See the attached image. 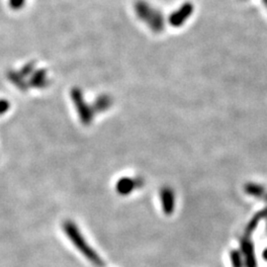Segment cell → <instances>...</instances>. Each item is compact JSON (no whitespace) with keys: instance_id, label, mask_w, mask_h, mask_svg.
<instances>
[{"instance_id":"7a4b0ae2","label":"cell","mask_w":267,"mask_h":267,"mask_svg":"<svg viewBox=\"0 0 267 267\" xmlns=\"http://www.w3.org/2000/svg\"><path fill=\"white\" fill-rule=\"evenodd\" d=\"M135 11L138 17L148 25L151 31L160 33L164 27V18L163 14L151 7L148 2L139 0L135 3Z\"/></svg>"},{"instance_id":"ba28073f","label":"cell","mask_w":267,"mask_h":267,"mask_svg":"<svg viewBox=\"0 0 267 267\" xmlns=\"http://www.w3.org/2000/svg\"><path fill=\"white\" fill-rule=\"evenodd\" d=\"M113 104L112 98L109 95H100L96 100L94 104L92 105L93 109L95 112L100 113V112H104L106 110H108Z\"/></svg>"},{"instance_id":"52a82bcc","label":"cell","mask_w":267,"mask_h":267,"mask_svg":"<svg viewBox=\"0 0 267 267\" xmlns=\"http://www.w3.org/2000/svg\"><path fill=\"white\" fill-rule=\"evenodd\" d=\"M30 84L36 88H44L49 84V79L47 76V72L44 70H39L33 74V77L30 80Z\"/></svg>"},{"instance_id":"277c9868","label":"cell","mask_w":267,"mask_h":267,"mask_svg":"<svg viewBox=\"0 0 267 267\" xmlns=\"http://www.w3.org/2000/svg\"><path fill=\"white\" fill-rule=\"evenodd\" d=\"M145 184L144 179L141 177H122L116 183V191L122 196H126L133 192L135 189L142 188Z\"/></svg>"},{"instance_id":"6da1fadb","label":"cell","mask_w":267,"mask_h":267,"mask_svg":"<svg viewBox=\"0 0 267 267\" xmlns=\"http://www.w3.org/2000/svg\"><path fill=\"white\" fill-rule=\"evenodd\" d=\"M62 231L76 248V250L80 252L89 262H91L94 266H105L101 256L86 241L85 237H83L82 233L79 231V228L75 222L71 220L64 221L62 222Z\"/></svg>"},{"instance_id":"8fae6325","label":"cell","mask_w":267,"mask_h":267,"mask_svg":"<svg viewBox=\"0 0 267 267\" xmlns=\"http://www.w3.org/2000/svg\"><path fill=\"white\" fill-rule=\"evenodd\" d=\"M9 107H10V103L7 100L0 99V115L7 112L9 110Z\"/></svg>"},{"instance_id":"7c38bea8","label":"cell","mask_w":267,"mask_h":267,"mask_svg":"<svg viewBox=\"0 0 267 267\" xmlns=\"http://www.w3.org/2000/svg\"><path fill=\"white\" fill-rule=\"evenodd\" d=\"M262 1H263V2H264V3H265V5H266V7H267V0H262Z\"/></svg>"},{"instance_id":"30bf717a","label":"cell","mask_w":267,"mask_h":267,"mask_svg":"<svg viewBox=\"0 0 267 267\" xmlns=\"http://www.w3.org/2000/svg\"><path fill=\"white\" fill-rule=\"evenodd\" d=\"M24 3H25V0H9L10 7L12 9H15V10H18V9L22 8Z\"/></svg>"},{"instance_id":"5b68a950","label":"cell","mask_w":267,"mask_h":267,"mask_svg":"<svg viewBox=\"0 0 267 267\" xmlns=\"http://www.w3.org/2000/svg\"><path fill=\"white\" fill-rule=\"evenodd\" d=\"M160 198L162 201V208L163 213L166 216L172 215L175 209V194L174 191L167 186H164L162 188L160 192Z\"/></svg>"},{"instance_id":"9c48e42d","label":"cell","mask_w":267,"mask_h":267,"mask_svg":"<svg viewBox=\"0 0 267 267\" xmlns=\"http://www.w3.org/2000/svg\"><path fill=\"white\" fill-rule=\"evenodd\" d=\"M8 78L14 83L17 87H19V88L22 89V90H27L28 89L27 84L25 83V81L23 79L24 77H22L21 74H17L15 72H10V73H8Z\"/></svg>"},{"instance_id":"8992f818","label":"cell","mask_w":267,"mask_h":267,"mask_svg":"<svg viewBox=\"0 0 267 267\" xmlns=\"http://www.w3.org/2000/svg\"><path fill=\"white\" fill-rule=\"evenodd\" d=\"M192 4L191 3H185L183 4L177 11L173 12L169 17V23L173 27H180L185 23V21L191 16L193 12Z\"/></svg>"},{"instance_id":"3957f363","label":"cell","mask_w":267,"mask_h":267,"mask_svg":"<svg viewBox=\"0 0 267 267\" xmlns=\"http://www.w3.org/2000/svg\"><path fill=\"white\" fill-rule=\"evenodd\" d=\"M71 96H72L73 102L75 105L76 111H77V113L79 115V118L81 120V122L84 125H88L92 122L93 117H94V114H95V111H94L93 107L86 103V101H85V99L83 97L82 91L80 89H73L72 93H71Z\"/></svg>"}]
</instances>
